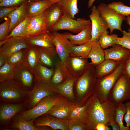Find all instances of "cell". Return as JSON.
Returning a JSON list of instances; mask_svg holds the SVG:
<instances>
[{
	"instance_id": "obj_1",
	"label": "cell",
	"mask_w": 130,
	"mask_h": 130,
	"mask_svg": "<svg viewBox=\"0 0 130 130\" xmlns=\"http://www.w3.org/2000/svg\"><path fill=\"white\" fill-rule=\"evenodd\" d=\"M85 105L88 115L87 130H95L98 123L107 124L115 120V107L108 100L101 102L93 94L87 100Z\"/></svg>"
},
{
	"instance_id": "obj_2",
	"label": "cell",
	"mask_w": 130,
	"mask_h": 130,
	"mask_svg": "<svg viewBox=\"0 0 130 130\" xmlns=\"http://www.w3.org/2000/svg\"><path fill=\"white\" fill-rule=\"evenodd\" d=\"M97 78L95 67L90 65L86 71L76 79L73 86L76 104L80 106L85 104L93 94Z\"/></svg>"
},
{
	"instance_id": "obj_3",
	"label": "cell",
	"mask_w": 130,
	"mask_h": 130,
	"mask_svg": "<svg viewBox=\"0 0 130 130\" xmlns=\"http://www.w3.org/2000/svg\"><path fill=\"white\" fill-rule=\"evenodd\" d=\"M25 92L24 104L27 110L34 107L40 100L46 96L60 94L58 90L50 83L35 78L32 89L30 91L26 90Z\"/></svg>"
},
{
	"instance_id": "obj_4",
	"label": "cell",
	"mask_w": 130,
	"mask_h": 130,
	"mask_svg": "<svg viewBox=\"0 0 130 130\" xmlns=\"http://www.w3.org/2000/svg\"><path fill=\"white\" fill-rule=\"evenodd\" d=\"M126 60L121 61L115 70L111 73L97 78L93 94L98 98L101 102L107 100L109 92L124 70Z\"/></svg>"
},
{
	"instance_id": "obj_5",
	"label": "cell",
	"mask_w": 130,
	"mask_h": 130,
	"mask_svg": "<svg viewBox=\"0 0 130 130\" xmlns=\"http://www.w3.org/2000/svg\"><path fill=\"white\" fill-rule=\"evenodd\" d=\"M128 99L130 100V75L124 70L109 92L107 100L116 108Z\"/></svg>"
},
{
	"instance_id": "obj_6",
	"label": "cell",
	"mask_w": 130,
	"mask_h": 130,
	"mask_svg": "<svg viewBox=\"0 0 130 130\" xmlns=\"http://www.w3.org/2000/svg\"><path fill=\"white\" fill-rule=\"evenodd\" d=\"M25 91L13 80L0 83V101L11 103L24 102Z\"/></svg>"
},
{
	"instance_id": "obj_7",
	"label": "cell",
	"mask_w": 130,
	"mask_h": 130,
	"mask_svg": "<svg viewBox=\"0 0 130 130\" xmlns=\"http://www.w3.org/2000/svg\"><path fill=\"white\" fill-rule=\"evenodd\" d=\"M61 96L58 94L46 96L40 100L34 107L21 112L20 114L26 120L35 119L46 113L56 104Z\"/></svg>"
},
{
	"instance_id": "obj_8",
	"label": "cell",
	"mask_w": 130,
	"mask_h": 130,
	"mask_svg": "<svg viewBox=\"0 0 130 130\" xmlns=\"http://www.w3.org/2000/svg\"><path fill=\"white\" fill-rule=\"evenodd\" d=\"M97 7L100 16L106 23L110 34L115 29L122 32V23L126 20V16L109 7L104 3H101Z\"/></svg>"
},
{
	"instance_id": "obj_9",
	"label": "cell",
	"mask_w": 130,
	"mask_h": 130,
	"mask_svg": "<svg viewBox=\"0 0 130 130\" xmlns=\"http://www.w3.org/2000/svg\"><path fill=\"white\" fill-rule=\"evenodd\" d=\"M91 24L90 20L84 18L73 19L64 14L57 23L49 31L54 32L61 30H66L77 34Z\"/></svg>"
},
{
	"instance_id": "obj_10",
	"label": "cell",
	"mask_w": 130,
	"mask_h": 130,
	"mask_svg": "<svg viewBox=\"0 0 130 130\" xmlns=\"http://www.w3.org/2000/svg\"><path fill=\"white\" fill-rule=\"evenodd\" d=\"M90 65L88 59L70 55L66 58L64 67L69 77L77 79L88 70Z\"/></svg>"
},
{
	"instance_id": "obj_11",
	"label": "cell",
	"mask_w": 130,
	"mask_h": 130,
	"mask_svg": "<svg viewBox=\"0 0 130 130\" xmlns=\"http://www.w3.org/2000/svg\"><path fill=\"white\" fill-rule=\"evenodd\" d=\"M48 32L43 12L40 15L29 18L21 37L24 38H32Z\"/></svg>"
},
{
	"instance_id": "obj_12",
	"label": "cell",
	"mask_w": 130,
	"mask_h": 130,
	"mask_svg": "<svg viewBox=\"0 0 130 130\" xmlns=\"http://www.w3.org/2000/svg\"><path fill=\"white\" fill-rule=\"evenodd\" d=\"M91 12L88 17L91 23V38L90 41H98L100 36L103 32H107L108 26L105 21L100 16L97 7H91Z\"/></svg>"
},
{
	"instance_id": "obj_13",
	"label": "cell",
	"mask_w": 130,
	"mask_h": 130,
	"mask_svg": "<svg viewBox=\"0 0 130 130\" xmlns=\"http://www.w3.org/2000/svg\"><path fill=\"white\" fill-rule=\"evenodd\" d=\"M53 41L57 55L62 64L70 54L73 45L70 41L58 32H52Z\"/></svg>"
},
{
	"instance_id": "obj_14",
	"label": "cell",
	"mask_w": 130,
	"mask_h": 130,
	"mask_svg": "<svg viewBox=\"0 0 130 130\" xmlns=\"http://www.w3.org/2000/svg\"><path fill=\"white\" fill-rule=\"evenodd\" d=\"M0 107V123L1 128H6L12 119L25 107L24 103H6Z\"/></svg>"
},
{
	"instance_id": "obj_15",
	"label": "cell",
	"mask_w": 130,
	"mask_h": 130,
	"mask_svg": "<svg viewBox=\"0 0 130 130\" xmlns=\"http://www.w3.org/2000/svg\"><path fill=\"white\" fill-rule=\"evenodd\" d=\"M28 45L23 37H12L0 42V52L7 58L17 52L26 49Z\"/></svg>"
},
{
	"instance_id": "obj_16",
	"label": "cell",
	"mask_w": 130,
	"mask_h": 130,
	"mask_svg": "<svg viewBox=\"0 0 130 130\" xmlns=\"http://www.w3.org/2000/svg\"><path fill=\"white\" fill-rule=\"evenodd\" d=\"M68 120L60 119L46 113L35 119L34 124L37 127L47 126L52 130H69Z\"/></svg>"
},
{
	"instance_id": "obj_17",
	"label": "cell",
	"mask_w": 130,
	"mask_h": 130,
	"mask_svg": "<svg viewBox=\"0 0 130 130\" xmlns=\"http://www.w3.org/2000/svg\"><path fill=\"white\" fill-rule=\"evenodd\" d=\"M74 103L61 96L56 104L46 113L60 119L68 120L70 106Z\"/></svg>"
},
{
	"instance_id": "obj_18",
	"label": "cell",
	"mask_w": 130,
	"mask_h": 130,
	"mask_svg": "<svg viewBox=\"0 0 130 130\" xmlns=\"http://www.w3.org/2000/svg\"><path fill=\"white\" fill-rule=\"evenodd\" d=\"M24 39L29 45L45 48L58 56L53 41L52 33L48 32L35 37Z\"/></svg>"
},
{
	"instance_id": "obj_19",
	"label": "cell",
	"mask_w": 130,
	"mask_h": 130,
	"mask_svg": "<svg viewBox=\"0 0 130 130\" xmlns=\"http://www.w3.org/2000/svg\"><path fill=\"white\" fill-rule=\"evenodd\" d=\"M40 47L28 45L25 49L22 64L33 74L39 63Z\"/></svg>"
},
{
	"instance_id": "obj_20",
	"label": "cell",
	"mask_w": 130,
	"mask_h": 130,
	"mask_svg": "<svg viewBox=\"0 0 130 130\" xmlns=\"http://www.w3.org/2000/svg\"><path fill=\"white\" fill-rule=\"evenodd\" d=\"M33 76L22 64L17 67L13 80L23 89L26 91L32 85Z\"/></svg>"
},
{
	"instance_id": "obj_21",
	"label": "cell",
	"mask_w": 130,
	"mask_h": 130,
	"mask_svg": "<svg viewBox=\"0 0 130 130\" xmlns=\"http://www.w3.org/2000/svg\"><path fill=\"white\" fill-rule=\"evenodd\" d=\"M35 119L27 121L24 119L21 115L17 114L11 120L9 124L11 129L20 130H50L51 128L47 126L37 127L34 125Z\"/></svg>"
},
{
	"instance_id": "obj_22",
	"label": "cell",
	"mask_w": 130,
	"mask_h": 130,
	"mask_svg": "<svg viewBox=\"0 0 130 130\" xmlns=\"http://www.w3.org/2000/svg\"><path fill=\"white\" fill-rule=\"evenodd\" d=\"M44 14L46 26L49 31L59 21L64 13L61 7L56 3L47 8Z\"/></svg>"
},
{
	"instance_id": "obj_23",
	"label": "cell",
	"mask_w": 130,
	"mask_h": 130,
	"mask_svg": "<svg viewBox=\"0 0 130 130\" xmlns=\"http://www.w3.org/2000/svg\"><path fill=\"white\" fill-rule=\"evenodd\" d=\"M28 2V1L24 2L6 16L10 20L8 35L16 26L27 17L26 9Z\"/></svg>"
},
{
	"instance_id": "obj_24",
	"label": "cell",
	"mask_w": 130,
	"mask_h": 130,
	"mask_svg": "<svg viewBox=\"0 0 130 130\" xmlns=\"http://www.w3.org/2000/svg\"><path fill=\"white\" fill-rule=\"evenodd\" d=\"M105 59H110L118 62L127 60L130 56V50L122 46L116 44L104 49Z\"/></svg>"
},
{
	"instance_id": "obj_25",
	"label": "cell",
	"mask_w": 130,
	"mask_h": 130,
	"mask_svg": "<svg viewBox=\"0 0 130 130\" xmlns=\"http://www.w3.org/2000/svg\"><path fill=\"white\" fill-rule=\"evenodd\" d=\"M91 24L76 35L66 32L62 35L69 40L74 46L81 45L90 41L91 38Z\"/></svg>"
},
{
	"instance_id": "obj_26",
	"label": "cell",
	"mask_w": 130,
	"mask_h": 130,
	"mask_svg": "<svg viewBox=\"0 0 130 130\" xmlns=\"http://www.w3.org/2000/svg\"><path fill=\"white\" fill-rule=\"evenodd\" d=\"M52 5L48 0H40L28 2L26 9L27 17L30 18L43 13Z\"/></svg>"
},
{
	"instance_id": "obj_27",
	"label": "cell",
	"mask_w": 130,
	"mask_h": 130,
	"mask_svg": "<svg viewBox=\"0 0 130 130\" xmlns=\"http://www.w3.org/2000/svg\"><path fill=\"white\" fill-rule=\"evenodd\" d=\"M68 119L78 120L86 125L88 115L85 105L80 106L77 105L75 103L71 105Z\"/></svg>"
},
{
	"instance_id": "obj_28",
	"label": "cell",
	"mask_w": 130,
	"mask_h": 130,
	"mask_svg": "<svg viewBox=\"0 0 130 130\" xmlns=\"http://www.w3.org/2000/svg\"><path fill=\"white\" fill-rule=\"evenodd\" d=\"M69 77L60 60L56 63L54 71L50 81V84L57 89Z\"/></svg>"
},
{
	"instance_id": "obj_29",
	"label": "cell",
	"mask_w": 130,
	"mask_h": 130,
	"mask_svg": "<svg viewBox=\"0 0 130 130\" xmlns=\"http://www.w3.org/2000/svg\"><path fill=\"white\" fill-rule=\"evenodd\" d=\"M121 62L105 59L101 63L95 66L97 78L107 75L113 72Z\"/></svg>"
},
{
	"instance_id": "obj_30",
	"label": "cell",
	"mask_w": 130,
	"mask_h": 130,
	"mask_svg": "<svg viewBox=\"0 0 130 130\" xmlns=\"http://www.w3.org/2000/svg\"><path fill=\"white\" fill-rule=\"evenodd\" d=\"M90 58V65L95 66L105 59L104 49L100 45L98 41H94L88 54L87 59Z\"/></svg>"
},
{
	"instance_id": "obj_31",
	"label": "cell",
	"mask_w": 130,
	"mask_h": 130,
	"mask_svg": "<svg viewBox=\"0 0 130 130\" xmlns=\"http://www.w3.org/2000/svg\"><path fill=\"white\" fill-rule=\"evenodd\" d=\"M40 47L39 63L49 68L54 69L56 62L60 60L58 56L45 48Z\"/></svg>"
},
{
	"instance_id": "obj_32",
	"label": "cell",
	"mask_w": 130,
	"mask_h": 130,
	"mask_svg": "<svg viewBox=\"0 0 130 130\" xmlns=\"http://www.w3.org/2000/svg\"><path fill=\"white\" fill-rule=\"evenodd\" d=\"M78 0H60L57 3L62 9L64 14L69 18L75 19L79 10L77 6Z\"/></svg>"
},
{
	"instance_id": "obj_33",
	"label": "cell",
	"mask_w": 130,
	"mask_h": 130,
	"mask_svg": "<svg viewBox=\"0 0 130 130\" xmlns=\"http://www.w3.org/2000/svg\"><path fill=\"white\" fill-rule=\"evenodd\" d=\"M76 79L69 77L65 81L59 85L57 88L61 95L74 103L75 98L73 86Z\"/></svg>"
},
{
	"instance_id": "obj_34",
	"label": "cell",
	"mask_w": 130,
	"mask_h": 130,
	"mask_svg": "<svg viewBox=\"0 0 130 130\" xmlns=\"http://www.w3.org/2000/svg\"><path fill=\"white\" fill-rule=\"evenodd\" d=\"M54 71V69L49 68L39 63L33 75L35 78L50 83Z\"/></svg>"
},
{
	"instance_id": "obj_35",
	"label": "cell",
	"mask_w": 130,
	"mask_h": 130,
	"mask_svg": "<svg viewBox=\"0 0 130 130\" xmlns=\"http://www.w3.org/2000/svg\"><path fill=\"white\" fill-rule=\"evenodd\" d=\"M94 42V41H90L81 45L73 46L70 55L74 57L87 59L88 54Z\"/></svg>"
},
{
	"instance_id": "obj_36",
	"label": "cell",
	"mask_w": 130,
	"mask_h": 130,
	"mask_svg": "<svg viewBox=\"0 0 130 130\" xmlns=\"http://www.w3.org/2000/svg\"><path fill=\"white\" fill-rule=\"evenodd\" d=\"M17 66L15 64H9L6 61L0 67V83L13 80Z\"/></svg>"
},
{
	"instance_id": "obj_37",
	"label": "cell",
	"mask_w": 130,
	"mask_h": 130,
	"mask_svg": "<svg viewBox=\"0 0 130 130\" xmlns=\"http://www.w3.org/2000/svg\"><path fill=\"white\" fill-rule=\"evenodd\" d=\"M108 33V31L103 33L98 40L100 45L104 49L117 44L118 35L114 34L109 35Z\"/></svg>"
},
{
	"instance_id": "obj_38",
	"label": "cell",
	"mask_w": 130,
	"mask_h": 130,
	"mask_svg": "<svg viewBox=\"0 0 130 130\" xmlns=\"http://www.w3.org/2000/svg\"><path fill=\"white\" fill-rule=\"evenodd\" d=\"M115 120L119 126L120 130H130V127L124 125L123 122V117L127 112V109L124 104L123 103L115 108Z\"/></svg>"
},
{
	"instance_id": "obj_39",
	"label": "cell",
	"mask_w": 130,
	"mask_h": 130,
	"mask_svg": "<svg viewBox=\"0 0 130 130\" xmlns=\"http://www.w3.org/2000/svg\"><path fill=\"white\" fill-rule=\"evenodd\" d=\"M107 6L125 16L130 15V7L125 5L121 1L113 2L108 4Z\"/></svg>"
},
{
	"instance_id": "obj_40",
	"label": "cell",
	"mask_w": 130,
	"mask_h": 130,
	"mask_svg": "<svg viewBox=\"0 0 130 130\" xmlns=\"http://www.w3.org/2000/svg\"><path fill=\"white\" fill-rule=\"evenodd\" d=\"M24 49L17 52L7 57L6 61L9 64L15 65L17 67L23 63L24 56Z\"/></svg>"
},
{
	"instance_id": "obj_41",
	"label": "cell",
	"mask_w": 130,
	"mask_h": 130,
	"mask_svg": "<svg viewBox=\"0 0 130 130\" xmlns=\"http://www.w3.org/2000/svg\"><path fill=\"white\" fill-rule=\"evenodd\" d=\"M29 18L27 17L24 20L16 26L4 40L12 37H21L25 30Z\"/></svg>"
},
{
	"instance_id": "obj_42",
	"label": "cell",
	"mask_w": 130,
	"mask_h": 130,
	"mask_svg": "<svg viewBox=\"0 0 130 130\" xmlns=\"http://www.w3.org/2000/svg\"><path fill=\"white\" fill-rule=\"evenodd\" d=\"M121 32L123 36L121 37H117V44L130 50V32L124 30H123Z\"/></svg>"
},
{
	"instance_id": "obj_43",
	"label": "cell",
	"mask_w": 130,
	"mask_h": 130,
	"mask_svg": "<svg viewBox=\"0 0 130 130\" xmlns=\"http://www.w3.org/2000/svg\"><path fill=\"white\" fill-rule=\"evenodd\" d=\"M69 130H87V125L80 121L76 120H69Z\"/></svg>"
},
{
	"instance_id": "obj_44",
	"label": "cell",
	"mask_w": 130,
	"mask_h": 130,
	"mask_svg": "<svg viewBox=\"0 0 130 130\" xmlns=\"http://www.w3.org/2000/svg\"><path fill=\"white\" fill-rule=\"evenodd\" d=\"M10 22V19L8 18L0 25V42L4 40L8 35Z\"/></svg>"
},
{
	"instance_id": "obj_45",
	"label": "cell",
	"mask_w": 130,
	"mask_h": 130,
	"mask_svg": "<svg viewBox=\"0 0 130 130\" xmlns=\"http://www.w3.org/2000/svg\"><path fill=\"white\" fill-rule=\"evenodd\" d=\"M30 0H3L0 3V6L10 7L18 6Z\"/></svg>"
},
{
	"instance_id": "obj_46",
	"label": "cell",
	"mask_w": 130,
	"mask_h": 130,
	"mask_svg": "<svg viewBox=\"0 0 130 130\" xmlns=\"http://www.w3.org/2000/svg\"><path fill=\"white\" fill-rule=\"evenodd\" d=\"M18 6L10 7L0 6V18L3 19L16 8Z\"/></svg>"
},
{
	"instance_id": "obj_47",
	"label": "cell",
	"mask_w": 130,
	"mask_h": 130,
	"mask_svg": "<svg viewBox=\"0 0 130 130\" xmlns=\"http://www.w3.org/2000/svg\"><path fill=\"white\" fill-rule=\"evenodd\" d=\"M126 109L127 112L125 114L124 119L126 123V126L127 127H130V100L124 104Z\"/></svg>"
},
{
	"instance_id": "obj_48",
	"label": "cell",
	"mask_w": 130,
	"mask_h": 130,
	"mask_svg": "<svg viewBox=\"0 0 130 130\" xmlns=\"http://www.w3.org/2000/svg\"><path fill=\"white\" fill-rule=\"evenodd\" d=\"M107 124L110 126L113 130H120L119 126L115 120L108 123Z\"/></svg>"
},
{
	"instance_id": "obj_49",
	"label": "cell",
	"mask_w": 130,
	"mask_h": 130,
	"mask_svg": "<svg viewBox=\"0 0 130 130\" xmlns=\"http://www.w3.org/2000/svg\"><path fill=\"white\" fill-rule=\"evenodd\" d=\"M124 71L130 75V56L126 61Z\"/></svg>"
},
{
	"instance_id": "obj_50",
	"label": "cell",
	"mask_w": 130,
	"mask_h": 130,
	"mask_svg": "<svg viewBox=\"0 0 130 130\" xmlns=\"http://www.w3.org/2000/svg\"><path fill=\"white\" fill-rule=\"evenodd\" d=\"M6 59L5 56L2 53L0 52V67L5 64Z\"/></svg>"
},
{
	"instance_id": "obj_51",
	"label": "cell",
	"mask_w": 130,
	"mask_h": 130,
	"mask_svg": "<svg viewBox=\"0 0 130 130\" xmlns=\"http://www.w3.org/2000/svg\"><path fill=\"white\" fill-rule=\"evenodd\" d=\"M106 124L103 123H98L95 126V130H105Z\"/></svg>"
},
{
	"instance_id": "obj_52",
	"label": "cell",
	"mask_w": 130,
	"mask_h": 130,
	"mask_svg": "<svg viewBox=\"0 0 130 130\" xmlns=\"http://www.w3.org/2000/svg\"><path fill=\"white\" fill-rule=\"evenodd\" d=\"M96 0H89L88 3V7L90 8L92 7L93 4Z\"/></svg>"
},
{
	"instance_id": "obj_53",
	"label": "cell",
	"mask_w": 130,
	"mask_h": 130,
	"mask_svg": "<svg viewBox=\"0 0 130 130\" xmlns=\"http://www.w3.org/2000/svg\"><path fill=\"white\" fill-rule=\"evenodd\" d=\"M126 21L127 23L130 26V28L129 32H130V15L126 17Z\"/></svg>"
},
{
	"instance_id": "obj_54",
	"label": "cell",
	"mask_w": 130,
	"mask_h": 130,
	"mask_svg": "<svg viewBox=\"0 0 130 130\" xmlns=\"http://www.w3.org/2000/svg\"><path fill=\"white\" fill-rule=\"evenodd\" d=\"M51 2L52 5L57 3L60 0H48Z\"/></svg>"
},
{
	"instance_id": "obj_55",
	"label": "cell",
	"mask_w": 130,
	"mask_h": 130,
	"mask_svg": "<svg viewBox=\"0 0 130 130\" xmlns=\"http://www.w3.org/2000/svg\"><path fill=\"white\" fill-rule=\"evenodd\" d=\"M111 129V128L109 127L107 124H106L105 126V130H110Z\"/></svg>"
},
{
	"instance_id": "obj_56",
	"label": "cell",
	"mask_w": 130,
	"mask_h": 130,
	"mask_svg": "<svg viewBox=\"0 0 130 130\" xmlns=\"http://www.w3.org/2000/svg\"><path fill=\"white\" fill-rule=\"evenodd\" d=\"M40 0H30L29 1H36Z\"/></svg>"
},
{
	"instance_id": "obj_57",
	"label": "cell",
	"mask_w": 130,
	"mask_h": 130,
	"mask_svg": "<svg viewBox=\"0 0 130 130\" xmlns=\"http://www.w3.org/2000/svg\"><path fill=\"white\" fill-rule=\"evenodd\" d=\"M3 0H0V3L2 2Z\"/></svg>"
},
{
	"instance_id": "obj_58",
	"label": "cell",
	"mask_w": 130,
	"mask_h": 130,
	"mask_svg": "<svg viewBox=\"0 0 130 130\" xmlns=\"http://www.w3.org/2000/svg\"></svg>"
}]
</instances>
